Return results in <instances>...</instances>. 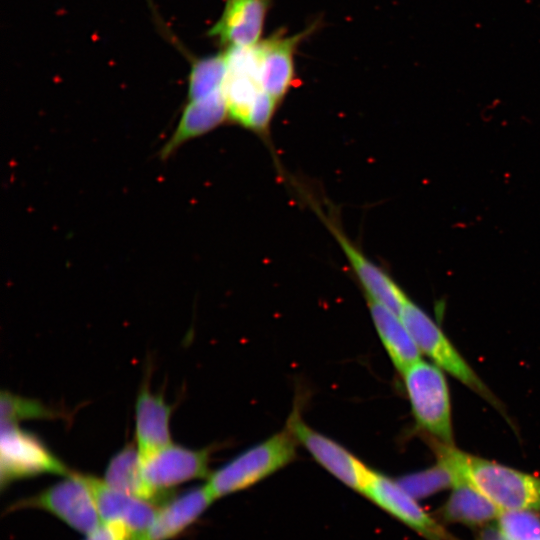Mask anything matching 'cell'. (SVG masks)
I'll list each match as a JSON object with an SVG mask.
<instances>
[{
  "mask_svg": "<svg viewBox=\"0 0 540 540\" xmlns=\"http://www.w3.org/2000/svg\"><path fill=\"white\" fill-rule=\"evenodd\" d=\"M437 461L501 511H540V478L433 439ZM454 484V485H455Z\"/></svg>",
  "mask_w": 540,
  "mask_h": 540,
  "instance_id": "cell-1",
  "label": "cell"
},
{
  "mask_svg": "<svg viewBox=\"0 0 540 540\" xmlns=\"http://www.w3.org/2000/svg\"><path fill=\"white\" fill-rule=\"evenodd\" d=\"M297 443L285 427L210 473L206 486L215 499L245 490L292 462Z\"/></svg>",
  "mask_w": 540,
  "mask_h": 540,
  "instance_id": "cell-2",
  "label": "cell"
},
{
  "mask_svg": "<svg viewBox=\"0 0 540 540\" xmlns=\"http://www.w3.org/2000/svg\"><path fill=\"white\" fill-rule=\"evenodd\" d=\"M402 375L416 424L433 439L454 444L450 394L443 370L420 359Z\"/></svg>",
  "mask_w": 540,
  "mask_h": 540,
  "instance_id": "cell-3",
  "label": "cell"
},
{
  "mask_svg": "<svg viewBox=\"0 0 540 540\" xmlns=\"http://www.w3.org/2000/svg\"><path fill=\"white\" fill-rule=\"evenodd\" d=\"M399 316L419 350L431 358L435 365L458 379L491 405L501 409L500 402L494 394L457 351L441 328L419 306L407 298Z\"/></svg>",
  "mask_w": 540,
  "mask_h": 540,
  "instance_id": "cell-4",
  "label": "cell"
},
{
  "mask_svg": "<svg viewBox=\"0 0 540 540\" xmlns=\"http://www.w3.org/2000/svg\"><path fill=\"white\" fill-rule=\"evenodd\" d=\"M72 472L33 433L17 423L1 421V488L41 474L68 476Z\"/></svg>",
  "mask_w": 540,
  "mask_h": 540,
  "instance_id": "cell-5",
  "label": "cell"
},
{
  "mask_svg": "<svg viewBox=\"0 0 540 540\" xmlns=\"http://www.w3.org/2000/svg\"><path fill=\"white\" fill-rule=\"evenodd\" d=\"M15 508L49 512L72 529L88 536L102 523L93 495L82 474L71 473L37 495L23 499Z\"/></svg>",
  "mask_w": 540,
  "mask_h": 540,
  "instance_id": "cell-6",
  "label": "cell"
},
{
  "mask_svg": "<svg viewBox=\"0 0 540 540\" xmlns=\"http://www.w3.org/2000/svg\"><path fill=\"white\" fill-rule=\"evenodd\" d=\"M286 428L330 474L349 488L362 492L371 469L339 443L308 426L298 406L289 414Z\"/></svg>",
  "mask_w": 540,
  "mask_h": 540,
  "instance_id": "cell-7",
  "label": "cell"
},
{
  "mask_svg": "<svg viewBox=\"0 0 540 540\" xmlns=\"http://www.w3.org/2000/svg\"><path fill=\"white\" fill-rule=\"evenodd\" d=\"M361 493L427 540H458L426 512L397 480L371 469Z\"/></svg>",
  "mask_w": 540,
  "mask_h": 540,
  "instance_id": "cell-8",
  "label": "cell"
},
{
  "mask_svg": "<svg viewBox=\"0 0 540 540\" xmlns=\"http://www.w3.org/2000/svg\"><path fill=\"white\" fill-rule=\"evenodd\" d=\"M210 448L189 449L172 443L140 457L141 473L154 490L172 495V488L194 480L208 478Z\"/></svg>",
  "mask_w": 540,
  "mask_h": 540,
  "instance_id": "cell-9",
  "label": "cell"
},
{
  "mask_svg": "<svg viewBox=\"0 0 540 540\" xmlns=\"http://www.w3.org/2000/svg\"><path fill=\"white\" fill-rule=\"evenodd\" d=\"M227 75L223 93L228 117L243 124L248 110L257 95L263 90L260 83L259 56L256 45L250 47H228Z\"/></svg>",
  "mask_w": 540,
  "mask_h": 540,
  "instance_id": "cell-10",
  "label": "cell"
},
{
  "mask_svg": "<svg viewBox=\"0 0 540 540\" xmlns=\"http://www.w3.org/2000/svg\"><path fill=\"white\" fill-rule=\"evenodd\" d=\"M346 255L354 273L365 290L367 299L380 303L399 314L408 298L393 279L373 263L341 229L323 213L318 212Z\"/></svg>",
  "mask_w": 540,
  "mask_h": 540,
  "instance_id": "cell-11",
  "label": "cell"
},
{
  "mask_svg": "<svg viewBox=\"0 0 540 540\" xmlns=\"http://www.w3.org/2000/svg\"><path fill=\"white\" fill-rule=\"evenodd\" d=\"M96 503L102 522H120L133 539L153 522L158 505L119 491L97 477L82 475Z\"/></svg>",
  "mask_w": 540,
  "mask_h": 540,
  "instance_id": "cell-12",
  "label": "cell"
},
{
  "mask_svg": "<svg viewBox=\"0 0 540 540\" xmlns=\"http://www.w3.org/2000/svg\"><path fill=\"white\" fill-rule=\"evenodd\" d=\"M314 26L293 36L279 33L256 44L262 89L276 101L287 94L295 79L294 54L298 44L313 32Z\"/></svg>",
  "mask_w": 540,
  "mask_h": 540,
  "instance_id": "cell-13",
  "label": "cell"
},
{
  "mask_svg": "<svg viewBox=\"0 0 540 540\" xmlns=\"http://www.w3.org/2000/svg\"><path fill=\"white\" fill-rule=\"evenodd\" d=\"M214 500L206 484L171 496L158 507L151 525L133 540H171L191 526Z\"/></svg>",
  "mask_w": 540,
  "mask_h": 540,
  "instance_id": "cell-14",
  "label": "cell"
},
{
  "mask_svg": "<svg viewBox=\"0 0 540 540\" xmlns=\"http://www.w3.org/2000/svg\"><path fill=\"white\" fill-rule=\"evenodd\" d=\"M272 0H226L224 10L210 30L228 47H250L259 42Z\"/></svg>",
  "mask_w": 540,
  "mask_h": 540,
  "instance_id": "cell-15",
  "label": "cell"
},
{
  "mask_svg": "<svg viewBox=\"0 0 540 540\" xmlns=\"http://www.w3.org/2000/svg\"><path fill=\"white\" fill-rule=\"evenodd\" d=\"M171 413L172 407L163 396L152 393L145 382L138 393L135 407L136 447L140 457L171 444Z\"/></svg>",
  "mask_w": 540,
  "mask_h": 540,
  "instance_id": "cell-16",
  "label": "cell"
},
{
  "mask_svg": "<svg viewBox=\"0 0 540 540\" xmlns=\"http://www.w3.org/2000/svg\"><path fill=\"white\" fill-rule=\"evenodd\" d=\"M227 117L228 109L223 90L200 100L188 101L174 133L161 150L162 158L169 157L188 140L215 129Z\"/></svg>",
  "mask_w": 540,
  "mask_h": 540,
  "instance_id": "cell-17",
  "label": "cell"
},
{
  "mask_svg": "<svg viewBox=\"0 0 540 540\" xmlns=\"http://www.w3.org/2000/svg\"><path fill=\"white\" fill-rule=\"evenodd\" d=\"M376 331L396 369L402 374L421 359L416 345L399 314L380 303L367 299Z\"/></svg>",
  "mask_w": 540,
  "mask_h": 540,
  "instance_id": "cell-18",
  "label": "cell"
},
{
  "mask_svg": "<svg viewBox=\"0 0 540 540\" xmlns=\"http://www.w3.org/2000/svg\"><path fill=\"white\" fill-rule=\"evenodd\" d=\"M103 480L119 491L158 506L171 497L154 490L145 482L141 473L138 449L132 444L125 445L112 456L105 469Z\"/></svg>",
  "mask_w": 540,
  "mask_h": 540,
  "instance_id": "cell-19",
  "label": "cell"
},
{
  "mask_svg": "<svg viewBox=\"0 0 540 540\" xmlns=\"http://www.w3.org/2000/svg\"><path fill=\"white\" fill-rule=\"evenodd\" d=\"M500 513L495 504L464 482L452 487L449 498L440 509V516L446 522L480 528L496 522Z\"/></svg>",
  "mask_w": 540,
  "mask_h": 540,
  "instance_id": "cell-20",
  "label": "cell"
},
{
  "mask_svg": "<svg viewBox=\"0 0 540 540\" xmlns=\"http://www.w3.org/2000/svg\"><path fill=\"white\" fill-rule=\"evenodd\" d=\"M226 75L225 52L195 60L189 74L188 101L200 100L223 90Z\"/></svg>",
  "mask_w": 540,
  "mask_h": 540,
  "instance_id": "cell-21",
  "label": "cell"
},
{
  "mask_svg": "<svg viewBox=\"0 0 540 540\" xmlns=\"http://www.w3.org/2000/svg\"><path fill=\"white\" fill-rule=\"evenodd\" d=\"M397 481L415 499L431 496L455 484L453 473L439 461L433 467L407 474Z\"/></svg>",
  "mask_w": 540,
  "mask_h": 540,
  "instance_id": "cell-22",
  "label": "cell"
},
{
  "mask_svg": "<svg viewBox=\"0 0 540 540\" xmlns=\"http://www.w3.org/2000/svg\"><path fill=\"white\" fill-rule=\"evenodd\" d=\"M1 421L17 423L28 418H50L56 413L36 400L26 399L7 391L1 392Z\"/></svg>",
  "mask_w": 540,
  "mask_h": 540,
  "instance_id": "cell-23",
  "label": "cell"
},
{
  "mask_svg": "<svg viewBox=\"0 0 540 540\" xmlns=\"http://www.w3.org/2000/svg\"><path fill=\"white\" fill-rule=\"evenodd\" d=\"M278 103L271 95L262 90L250 106L242 126L258 133H265Z\"/></svg>",
  "mask_w": 540,
  "mask_h": 540,
  "instance_id": "cell-24",
  "label": "cell"
},
{
  "mask_svg": "<svg viewBox=\"0 0 540 540\" xmlns=\"http://www.w3.org/2000/svg\"><path fill=\"white\" fill-rule=\"evenodd\" d=\"M475 540H510L495 524L483 527Z\"/></svg>",
  "mask_w": 540,
  "mask_h": 540,
  "instance_id": "cell-25",
  "label": "cell"
},
{
  "mask_svg": "<svg viewBox=\"0 0 540 540\" xmlns=\"http://www.w3.org/2000/svg\"><path fill=\"white\" fill-rule=\"evenodd\" d=\"M86 540H88V539H86Z\"/></svg>",
  "mask_w": 540,
  "mask_h": 540,
  "instance_id": "cell-26",
  "label": "cell"
}]
</instances>
